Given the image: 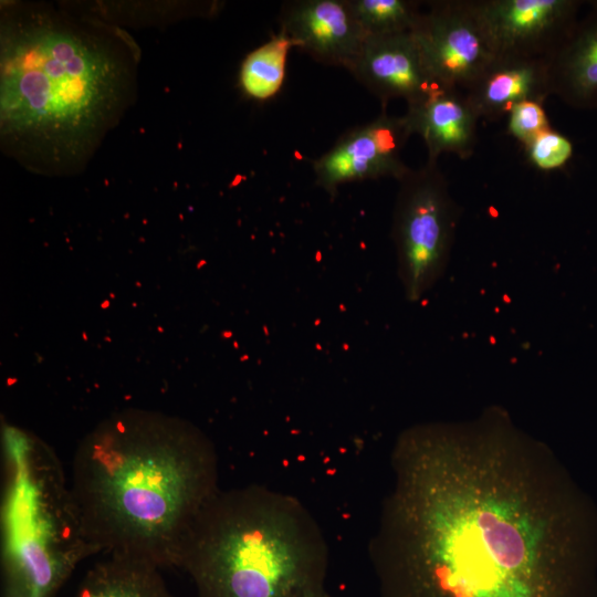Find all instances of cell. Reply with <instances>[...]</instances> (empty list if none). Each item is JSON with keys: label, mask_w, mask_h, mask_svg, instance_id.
<instances>
[{"label": "cell", "mask_w": 597, "mask_h": 597, "mask_svg": "<svg viewBox=\"0 0 597 597\" xmlns=\"http://www.w3.org/2000/svg\"><path fill=\"white\" fill-rule=\"evenodd\" d=\"M390 463L379 597H597V504L502 407L405 429Z\"/></svg>", "instance_id": "cell-1"}, {"label": "cell", "mask_w": 597, "mask_h": 597, "mask_svg": "<svg viewBox=\"0 0 597 597\" xmlns=\"http://www.w3.org/2000/svg\"><path fill=\"white\" fill-rule=\"evenodd\" d=\"M140 50L116 24L50 4L1 7L0 139L21 166L81 172L136 98Z\"/></svg>", "instance_id": "cell-2"}, {"label": "cell", "mask_w": 597, "mask_h": 597, "mask_svg": "<svg viewBox=\"0 0 597 597\" xmlns=\"http://www.w3.org/2000/svg\"><path fill=\"white\" fill-rule=\"evenodd\" d=\"M213 443L180 418L126 410L78 443L70 488L96 553L175 566L192 522L220 490Z\"/></svg>", "instance_id": "cell-3"}, {"label": "cell", "mask_w": 597, "mask_h": 597, "mask_svg": "<svg viewBox=\"0 0 597 597\" xmlns=\"http://www.w3.org/2000/svg\"><path fill=\"white\" fill-rule=\"evenodd\" d=\"M198 597H320L328 547L296 498L250 484L219 490L178 549Z\"/></svg>", "instance_id": "cell-4"}, {"label": "cell", "mask_w": 597, "mask_h": 597, "mask_svg": "<svg viewBox=\"0 0 597 597\" xmlns=\"http://www.w3.org/2000/svg\"><path fill=\"white\" fill-rule=\"evenodd\" d=\"M1 503L4 597H53L78 563L95 554L60 461L43 441L2 427Z\"/></svg>", "instance_id": "cell-5"}, {"label": "cell", "mask_w": 597, "mask_h": 597, "mask_svg": "<svg viewBox=\"0 0 597 597\" xmlns=\"http://www.w3.org/2000/svg\"><path fill=\"white\" fill-rule=\"evenodd\" d=\"M459 218L437 161L427 160L399 180L391 237L407 300L419 301L444 273Z\"/></svg>", "instance_id": "cell-6"}, {"label": "cell", "mask_w": 597, "mask_h": 597, "mask_svg": "<svg viewBox=\"0 0 597 597\" xmlns=\"http://www.w3.org/2000/svg\"><path fill=\"white\" fill-rule=\"evenodd\" d=\"M429 6L411 33L436 80L444 87L465 91L495 57L473 0Z\"/></svg>", "instance_id": "cell-7"}, {"label": "cell", "mask_w": 597, "mask_h": 597, "mask_svg": "<svg viewBox=\"0 0 597 597\" xmlns=\"http://www.w3.org/2000/svg\"><path fill=\"white\" fill-rule=\"evenodd\" d=\"M495 57L549 60L578 21V0H473Z\"/></svg>", "instance_id": "cell-8"}, {"label": "cell", "mask_w": 597, "mask_h": 597, "mask_svg": "<svg viewBox=\"0 0 597 597\" xmlns=\"http://www.w3.org/2000/svg\"><path fill=\"white\" fill-rule=\"evenodd\" d=\"M410 132L404 116L385 107L371 122L347 130L313 163L315 184L332 198L343 185L391 177L398 181L411 169L401 159Z\"/></svg>", "instance_id": "cell-9"}, {"label": "cell", "mask_w": 597, "mask_h": 597, "mask_svg": "<svg viewBox=\"0 0 597 597\" xmlns=\"http://www.w3.org/2000/svg\"><path fill=\"white\" fill-rule=\"evenodd\" d=\"M347 70L384 107L392 98L411 105L444 87L429 71L411 32L367 36Z\"/></svg>", "instance_id": "cell-10"}, {"label": "cell", "mask_w": 597, "mask_h": 597, "mask_svg": "<svg viewBox=\"0 0 597 597\" xmlns=\"http://www.w3.org/2000/svg\"><path fill=\"white\" fill-rule=\"evenodd\" d=\"M280 31L315 61L346 70L367 38L347 0L284 2L280 13Z\"/></svg>", "instance_id": "cell-11"}, {"label": "cell", "mask_w": 597, "mask_h": 597, "mask_svg": "<svg viewBox=\"0 0 597 597\" xmlns=\"http://www.w3.org/2000/svg\"><path fill=\"white\" fill-rule=\"evenodd\" d=\"M404 117L410 134H418L423 139L428 160L438 161L443 153L461 159L472 156L480 118L461 91L442 87L407 105Z\"/></svg>", "instance_id": "cell-12"}, {"label": "cell", "mask_w": 597, "mask_h": 597, "mask_svg": "<svg viewBox=\"0 0 597 597\" xmlns=\"http://www.w3.org/2000/svg\"><path fill=\"white\" fill-rule=\"evenodd\" d=\"M464 94L479 118L491 122L507 115L517 103L543 102L552 95L548 61L499 56Z\"/></svg>", "instance_id": "cell-13"}, {"label": "cell", "mask_w": 597, "mask_h": 597, "mask_svg": "<svg viewBox=\"0 0 597 597\" xmlns=\"http://www.w3.org/2000/svg\"><path fill=\"white\" fill-rule=\"evenodd\" d=\"M548 60L551 93L578 109H597V1Z\"/></svg>", "instance_id": "cell-14"}, {"label": "cell", "mask_w": 597, "mask_h": 597, "mask_svg": "<svg viewBox=\"0 0 597 597\" xmlns=\"http://www.w3.org/2000/svg\"><path fill=\"white\" fill-rule=\"evenodd\" d=\"M74 597H172L159 568L109 555L87 570Z\"/></svg>", "instance_id": "cell-15"}, {"label": "cell", "mask_w": 597, "mask_h": 597, "mask_svg": "<svg viewBox=\"0 0 597 597\" xmlns=\"http://www.w3.org/2000/svg\"><path fill=\"white\" fill-rule=\"evenodd\" d=\"M292 48H296L294 41L280 31L251 51L240 67L242 92L261 102L276 95L284 82L287 55Z\"/></svg>", "instance_id": "cell-16"}, {"label": "cell", "mask_w": 597, "mask_h": 597, "mask_svg": "<svg viewBox=\"0 0 597 597\" xmlns=\"http://www.w3.org/2000/svg\"><path fill=\"white\" fill-rule=\"evenodd\" d=\"M366 36H386L411 32L421 12L410 0H347Z\"/></svg>", "instance_id": "cell-17"}, {"label": "cell", "mask_w": 597, "mask_h": 597, "mask_svg": "<svg viewBox=\"0 0 597 597\" xmlns=\"http://www.w3.org/2000/svg\"><path fill=\"white\" fill-rule=\"evenodd\" d=\"M530 164L541 170L563 167L573 155L570 140L552 128L524 147Z\"/></svg>", "instance_id": "cell-18"}, {"label": "cell", "mask_w": 597, "mask_h": 597, "mask_svg": "<svg viewBox=\"0 0 597 597\" xmlns=\"http://www.w3.org/2000/svg\"><path fill=\"white\" fill-rule=\"evenodd\" d=\"M551 129L543 104L525 101L515 104L507 114V133L524 147Z\"/></svg>", "instance_id": "cell-19"}, {"label": "cell", "mask_w": 597, "mask_h": 597, "mask_svg": "<svg viewBox=\"0 0 597 597\" xmlns=\"http://www.w3.org/2000/svg\"><path fill=\"white\" fill-rule=\"evenodd\" d=\"M320 597H333V596H331V595H328L327 593H325V594L321 595Z\"/></svg>", "instance_id": "cell-20"}]
</instances>
